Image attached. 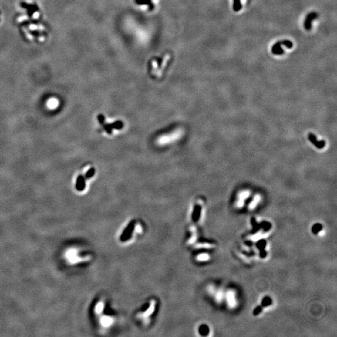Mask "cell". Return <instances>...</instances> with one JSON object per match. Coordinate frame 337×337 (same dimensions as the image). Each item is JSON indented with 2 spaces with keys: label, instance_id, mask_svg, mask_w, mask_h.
Here are the masks:
<instances>
[{
  "label": "cell",
  "instance_id": "cell-1",
  "mask_svg": "<svg viewBox=\"0 0 337 337\" xmlns=\"http://www.w3.org/2000/svg\"><path fill=\"white\" fill-rule=\"evenodd\" d=\"M101 131L103 133L111 136L115 131H119L124 127V123L120 120H116L113 122H107L106 119L103 114H99L97 117Z\"/></svg>",
  "mask_w": 337,
  "mask_h": 337
},
{
  "label": "cell",
  "instance_id": "cell-8",
  "mask_svg": "<svg viewBox=\"0 0 337 337\" xmlns=\"http://www.w3.org/2000/svg\"><path fill=\"white\" fill-rule=\"evenodd\" d=\"M201 209H202L201 206L198 204H196L194 206V208L192 212V219L193 221H196L197 220V221L199 220L201 215Z\"/></svg>",
  "mask_w": 337,
  "mask_h": 337
},
{
  "label": "cell",
  "instance_id": "cell-9",
  "mask_svg": "<svg viewBox=\"0 0 337 337\" xmlns=\"http://www.w3.org/2000/svg\"><path fill=\"white\" fill-rule=\"evenodd\" d=\"M242 3L241 0H234L233 3V9L234 12H238L242 9Z\"/></svg>",
  "mask_w": 337,
  "mask_h": 337
},
{
  "label": "cell",
  "instance_id": "cell-2",
  "mask_svg": "<svg viewBox=\"0 0 337 337\" xmlns=\"http://www.w3.org/2000/svg\"><path fill=\"white\" fill-rule=\"evenodd\" d=\"M96 169L91 164H88L82 169L76 179V188L78 191H83L86 187V183L92 179L96 174Z\"/></svg>",
  "mask_w": 337,
  "mask_h": 337
},
{
  "label": "cell",
  "instance_id": "cell-7",
  "mask_svg": "<svg viewBox=\"0 0 337 337\" xmlns=\"http://www.w3.org/2000/svg\"><path fill=\"white\" fill-rule=\"evenodd\" d=\"M308 139H309V140L310 141V142H311L315 147H317L318 148V149H322V148H323V147H325V144H326V143H325V140H320V141H318V140L317 139L316 136H315L313 134H312V133H310V134H308Z\"/></svg>",
  "mask_w": 337,
  "mask_h": 337
},
{
  "label": "cell",
  "instance_id": "cell-3",
  "mask_svg": "<svg viewBox=\"0 0 337 337\" xmlns=\"http://www.w3.org/2000/svg\"><path fill=\"white\" fill-rule=\"evenodd\" d=\"M156 305V302L154 300L149 301L146 304L145 307H143L139 312L137 313V318L142 321V323H147V320L150 318L149 317L154 313Z\"/></svg>",
  "mask_w": 337,
  "mask_h": 337
},
{
  "label": "cell",
  "instance_id": "cell-5",
  "mask_svg": "<svg viewBox=\"0 0 337 337\" xmlns=\"http://www.w3.org/2000/svg\"><path fill=\"white\" fill-rule=\"evenodd\" d=\"M285 46L287 48H292L293 46V42L290 40H283L277 42L271 48V52L275 55H281L284 53L283 48H281V45Z\"/></svg>",
  "mask_w": 337,
  "mask_h": 337
},
{
  "label": "cell",
  "instance_id": "cell-4",
  "mask_svg": "<svg viewBox=\"0 0 337 337\" xmlns=\"http://www.w3.org/2000/svg\"><path fill=\"white\" fill-rule=\"evenodd\" d=\"M137 228H139L137 222H135L134 221L130 222V223L126 225L123 231H122L121 232V234L120 235L121 241L123 242H126L127 241H130L133 238H134V235L139 233V230L136 231Z\"/></svg>",
  "mask_w": 337,
  "mask_h": 337
},
{
  "label": "cell",
  "instance_id": "cell-6",
  "mask_svg": "<svg viewBox=\"0 0 337 337\" xmlns=\"http://www.w3.org/2000/svg\"><path fill=\"white\" fill-rule=\"evenodd\" d=\"M318 15L316 12H311L306 16L305 22H304V27L307 31H309L312 28V21L318 17Z\"/></svg>",
  "mask_w": 337,
  "mask_h": 337
}]
</instances>
